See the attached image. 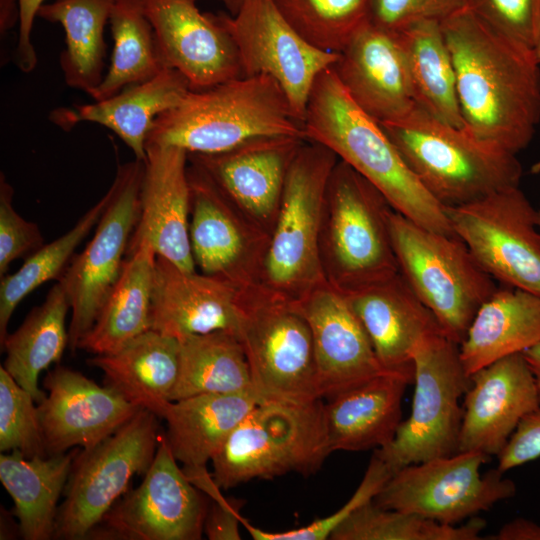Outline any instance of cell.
<instances>
[{"label": "cell", "instance_id": "cell-5", "mask_svg": "<svg viewBox=\"0 0 540 540\" xmlns=\"http://www.w3.org/2000/svg\"><path fill=\"white\" fill-rule=\"evenodd\" d=\"M392 210L373 184L338 160L326 189L319 240L328 283L347 292L400 273L389 227Z\"/></svg>", "mask_w": 540, "mask_h": 540}, {"label": "cell", "instance_id": "cell-43", "mask_svg": "<svg viewBox=\"0 0 540 540\" xmlns=\"http://www.w3.org/2000/svg\"><path fill=\"white\" fill-rule=\"evenodd\" d=\"M393 471L373 454L364 477L351 498L336 512L317 519L307 526L284 532H269L252 526L244 519L242 525L255 540H325L356 509L371 501L393 475Z\"/></svg>", "mask_w": 540, "mask_h": 540}, {"label": "cell", "instance_id": "cell-24", "mask_svg": "<svg viewBox=\"0 0 540 540\" xmlns=\"http://www.w3.org/2000/svg\"><path fill=\"white\" fill-rule=\"evenodd\" d=\"M342 293L382 367L414 382V347L423 337L443 330L402 274Z\"/></svg>", "mask_w": 540, "mask_h": 540}, {"label": "cell", "instance_id": "cell-53", "mask_svg": "<svg viewBox=\"0 0 540 540\" xmlns=\"http://www.w3.org/2000/svg\"><path fill=\"white\" fill-rule=\"evenodd\" d=\"M195 1H198V0H195ZM216 1L221 2L225 6V8L228 10L229 14L234 15L246 0H216Z\"/></svg>", "mask_w": 540, "mask_h": 540}, {"label": "cell", "instance_id": "cell-23", "mask_svg": "<svg viewBox=\"0 0 540 540\" xmlns=\"http://www.w3.org/2000/svg\"><path fill=\"white\" fill-rule=\"evenodd\" d=\"M539 407L535 379L522 353L479 369L464 394L458 452L497 457L520 421Z\"/></svg>", "mask_w": 540, "mask_h": 540}, {"label": "cell", "instance_id": "cell-17", "mask_svg": "<svg viewBox=\"0 0 540 540\" xmlns=\"http://www.w3.org/2000/svg\"><path fill=\"white\" fill-rule=\"evenodd\" d=\"M188 179L189 240L196 270L243 290L258 286L270 236L189 159Z\"/></svg>", "mask_w": 540, "mask_h": 540}, {"label": "cell", "instance_id": "cell-9", "mask_svg": "<svg viewBox=\"0 0 540 540\" xmlns=\"http://www.w3.org/2000/svg\"><path fill=\"white\" fill-rule=\"evenodd\" d=\"M415 385L410 416L374 455L393 472L458 453L463 420L460 399L470 386L459 344L443 332L423 337L412 352Z\"/></svg>", "mask_w": 540, "mask_h": 540}, {"label": "cell", "instance_id": "cell-30", "mask_svg": "<svg viewBox=\"0 0 540 540\" xmlns=\"http://www.w3.org/2000/svg\"><path fill=\"white\" fill-rule=\"evenodd\" d=\"M157 253L146 238H131L121 274L77 349L111 354L152 327Z\"/></svg>", "mask_w": 540, "mask_h": 540}, {"label": "cell", "instance_id": "cell-6", "mask_svg": "<svg viewBox=\"0 0 540 540\" xmlns=\"http://www.w3.org/2000/svg\"><path fill=\"white\" fill-rule=\"evenodd\" d=\"M322 399L256 405L211 462L212 478L227 490L254 479L316 472L330 453Z\"/></svg>", "mask_w": 540, "mask_h": 540}, {"label": "cell", "instance_id": "cell-14", "mask_svg": "<svg viewBox=\"0 0 540 540\" xmlns=\"http://www.w3.org/2000/svg\"><path fill=\"white\" fill-rule=\"evenodd\" d=\"M444 210L455 235L492 278L540 296L537 210L519 187Z\"/></svg>", "mask_w": 540, "mask_h": 540}, {"label": "cell", "instance_id": "cell-16", "mask_svg": "<svg viewBox=\"0 0 540 540\" xmlns=\"http://www.w3.org/2000/svg\"><path fill=\"white\" fill-rule=\"evenodd\" d=\"M207 509L197 487L178 466L164 435L142 483L115 503L89 536L198 540L204 532Z\"/></svg>", "mask_w": 540, "mask_h": 540}, {"label": "cell", "instance_id": "cell-12", "mask_svg": "<svg viewBox=\"0 0 540 540\" xmlns=\"http://www.w3.org/2000/svg\"><path fill=\"white\" fill-rule=\"evenodd\" d=\"M144 160L120 164L92 239L58 279L71 310L69 347L77 349L117 282L141 209Z\"/></svg>", "mask_w": 540, "mask_h": 540}, {"label": "cell", "instance_id": "cell-45", "mask_svg": "<svg viewBox=\"0 0 540 540\" xmlns=\"http://www.w3.org/2000/svg\"><path fill=\"white\" fill-rule=\"evenodd\" d=\"M14 190L0 174V278L15 260L26 259L45 243L34 222L25 220L13 206Z\"/></svg>", "mask_w": 540, "mask_h": 540}, {"label": "cell", "instance_id": "cell-10", "mask_svg": "<svg viewBox=\"0 0 540 540\" xmlns=\"http://www.w3.org/2000/svg\"><path fill=\"white\" fill-rule=\"evenodd\" d=\"M239 340L260 403L322 399L311 330L296 301L247 290Z\"/></svg>", "mask_w": 540, "mask_h": 540}, {"label": "cell", "instance_id": "cell-26", "mask_svg": "<svg viewBox=\"0 0 540 540\" xmlns=\"http://www.w3.org/2000/svg\"><path fill=\"white\" fill-rule=\"evenodd\" d=\"M140 215L131 238H146L157 255L185 271H196L189 240L188 152L146 145Z\"/></svg>", "mask_w": 540, "mask_h": 540}, {"label": "cell", "instance_id": "cell-31", "mask_svg": "<svg viewBox=\"0 0 540 540\" xmlns=\"http://www.w3.org/2000/svg\"><path fill=\"white\" fill-rule=\"evenodd\" d=\"M540 341V296L502 285L480 306L459 345L466 374Z\"/></svg>", "mask_w": 540, "mask_h": 540}, {"label": "cell", "instance_id": "cell-34", "mask_svg": "<svg viewBox=\"0 0 540 540\" xmlns=\"http://www.w3.org/2000/svg\"><path fill=\"white\" fill-rule=\"evenodd\" d=\"M395 33L415 104L441 122L465 128L455 68L441 23L420 22Z\"/></svg>", "mask_w": 540, "mask_h": 540}, {"label": "cell", "instance_id": "cell-22", "mask_svg": "<svg viewBox=\"0 0 540 540\" xmlns=\"http://www.w3.org/2000/svg\"><path fill=\"white\" fill-rule=\"evenodd\" d=\"M247 290L197 270H182L157 255L151 329L178 340L216 331L239 338Z\"/></svg>", "mask_w": 540, "mask_h": 540}, {"label": "cell", "instance_id": "cell-40", "mask_svg": "<svg viewBox=\"0 0 540 540\" xmlns=\"http://www.w3.org/2000/svg\"><path fill=\"white\" fill-rule=\"evenodd\" d=\"M486 522L472 517L461 526L385 509L373 500L356 509L331 534L332 540H479Z\"/></svg>", "mask_w": 540, "mask_h": 540}, {"label": "cell", "instance_id": "cell-20", "mask_svg": "<svg viewBox=\"0 0 540 540\" xmlns=\"http://www.w3.org/2000/svg\"><path fill=\"white\" fill-rule=\"evenodd\" d=\"M48 391L37 410L48 455L81 446L89 450L127 423L142 407L107 385L58 366L44 379Z\"/></svg>", "mask_w": 540, "mask_h": 540}, {"label": "cell", "instance_id": "cell-28", "mask_svg": "<svg viewBox=\"0 0 540 540\" xmlns=\"http://www.w3.org/2000/svg\"><path fill=\"white\" fill-rule=\"evenodd\" d=\"M189 91L185 78L165 67L155 77L107 99L54 109L50 120L66 131L80 122L102 125L132 150L135 159L145 160L146 141L154 121L178 105Z\"/></svg>", "mask_w": 540, "mask_h": 540}, {"label": "cell", "instance_id": "cell-37", "mask_svg": "<svg viewBox=\"0 0 540 540\" xmlns=\"http://www.w3.org/2000/svg\"><path fill=\"white\" fill-rule=\"evenodd\" d=\"M179 342V376L171 401L200 394L257 397L244 347L236 335L216 331L190 335Z\"/></svg>", "mask_w": 540, "mask_h": 540}, {"label": "cell", "instance_id": "cell-8", "mask_svg": "<svg viewBox=\"0 0 540 540\" xmlns=\"http://www.w3.org/2000/svg\"><path fill=\"white\" fill-rule=\"evenodd\" d=\"M389 227L399 271L444 334L459 344L480 306L497 289L465 243L391 211Z\"/></svg>", "mask_w": 540, "mask_h": 540}, {"label": "cell", "instance_id": "cell-42", "mask_svg": "<svg viewBox=\"0 0 540 540\" xmlns=\"http://www.w3.org/2000/svg\"><path fill=\"white\" fill-rule=\"evenodd\" d=\"M35 400L0 367V451L47 456Z\"/></svg>", "mask_w": 540, "mask_h": 540}, {"label": "cell", "instance_id": "cell-52", "mask_svg": "<svg viewBox=\"0 0 540 540\" xmlns=\"http://www.w3.org/2000/svg\"><path fill=\"white\" fill-rule=\"evenodd\" d=\"M522 354L534 376L540 400V341Z\"/></svg>", "mask_w": 540, "mask_h": 540}, {"label": "cell", "instance_id": "cell-2", "mask_svg": "<svg viewBox=\"0 0 540 540\" xmlns=\"http://www.w3.org/2000/svg\"><path fill=\"white\" fill-rule=\"evenodd\" d=\"M303 130L306 140L329 148L373 184L395 211L424 228L456 236L444 207L422 186L381 123L352 100L333 66L314 83Z\"/></svg>", "mask_w": 540, "mask_h": 540}, {"label": "cell", "instance_id": "cell-46", "mask_svg": "<svg viewBox=\"0 0 540 540\" xmlns=\"http://www.w3.org/2000/svg\"><path fill=\"white\" fill-rule=\"evenodd\" d=\"M467 9V0H372L371 22L399 32L411 25L442 23Z\"/></svg>", "mask_w": 540, "mask_h": 540}, {"label": "cell", "instance_id": "cell-13", "mask_svg": "<svg viewBox=\"0 0 540 540\" xmlns=\"http://www.w3.org/2000/svg\"><path fill=\"white\" fill-rule=\"evenodd\" d=\"M491 457L478 451L458 452L400 468L373 501L380 507L456 525L512 498L516 484L492 469L481 474Z\"/></svg>", "mask_w": 540, "mask_h": 540}, {"label": "cell", "instance_id": "cell-15", "mask_svg": "<svg viewBox=\"0 0 540 540\" xmlns=\"http://www.w3.org/2000/svg\"><path fill=\"white\" fill-rule=\"evenodd\" d=\"M215 16L235 44L243 76L273 78L303 123L315 81L337 62L339 54L308 43L282 17L272 0H246L234 15Z\"/></svg>", "mask_w": 540, "mask_h": 540}, {"label": "cell", "instance_id": "cell-27", "mask_svg": "<svg viewBox=\"0 0 540 540\" xmlns=\"http://www.w3.org/2000/svg\"><path fill=\"white\" fill-rule=\"evenodd\" d=\"M260 402L251 394H200L165 403L157 416L167 422L169 447L189 480L213 498L220 489L206 471L220 446Z\"/></svg>", "mask_w": 540, "mask_h": 540}, {"label": "cell", "instance_id": "cell-35", "mask_svg": "<svg viewBox=\"0 0 540 540\" xmlns=\"http://www.w3.org/2000/svg\"><path fill=\"white\" fill-rule=\"evenodd\" d=\"M69 310L64 288L57 282L41 305L34 307L23 323L1 343L6 352L3 367L37 403L46 395L38 386L40 373L59 362L69 346L66 327Z\"/></svg>", "mask_w": 540, "mask_h": 540}, {"label": "cell", "instance_id": "cell-29", "mask_svg": "<svg viewBox=\"0 0 540 540\" xmlns=\"http://www.w3.org/2000/svg\"><path fill=\"white\" fill-rule=\"evenodd\" d=\"M413 382L396 373L379 375L324 403L330 453L364 451L389 444L402 422V399Z\"/></svg>", "mask_w": 540, "mask_h": 540}, {"label": "cell", "instance_id": "cell-11", "mask_svg": "<svg viewBox=\"0 0 540 540\" xmlns=\"http://www.w3.org/2000/svg\"><path fill=\"white\" fill-rule=\"evenodd\" d=\"M158 416L141 408L97 446L77 453L58 509L53 538H88L135 475L145 474L160 436Z\"/></svg>", "mask_w": 540, "mask_h": 540}, {"label": "cell", "instance_id": "cell-50", "mask_svg": "<svg viewBox=\"0 0 540 540\" xmlns=\"http://www.w3.org/2000/svg\"><path fill=\"white\" fill-rule=\"evenodd\" d=\"M488 539L540 540V525L525 518H516L504 524L495 535Z\"/></svg>", "mask_w": 540, "mask_h": 540}, {"label": "cell", "instance_id": "cell-48", "mask_svg": "<svg viewBox=\"0 0 540 540\" xmlns=\"http://www.w3.org/2000/svg\"><path fill=\"white\" fill-rule=\"evenodd\" d=\"M238 501H230L220 496L207 509L204 533L210 540H239V526L243 518L239 514Z\"/></svg>", "mask_w": 540, "mask_h": 540}, {"label": "cell", "instance_id": "cell-21", "mask_svg": "<svg viewBox=\"0 0 540 540\" xmlns=\"http://www.w3.org/2000/svg\"><path fill=\"white\" fill-rule=\"evenodd\" d=\"M313 339L321 398H331L379 375L372 343L343 293L327 281L296 301Z\"/></svg>", "mask_w": 540, "mask_h": 540}, {"label": "cell", "instance_id": "cell-49", "mask_svg": "<svg viewBox=\"0 0 540 540\" xmlns=\"http://www.w3.org/2000/svg\"><path fill=\"white\" fill-rule=\"evenodd\" d=\"M45 0H18L20 19L18 40L15 50V61L18 68L25 73L33 71L37 65V54L31 40L35 17Z\"/></svg>", "mask_w": 540, "mask_h": 540}, {"label": "cell", "instance_id": "cell-18", "mask_svg": "<svg viewBox=\"0 0 540 540\" xmlns=\"http://www.w3.org/2000/svg\"><path fill=\"white\" fill-rule=\"evenodd\" d=\"M165 67L179 72L191 91L243 76L235 44L195 0H143Z\"/></svg>", "mask_w": 540, "mask_h": 540}, {"label": "cell", "instance_id": "cell-44", "mask_svg": "<svg viewBox=\"0 0 540 540\" xmlns=\"http://www.w3.org/2000/svg\"><path fill=\"white\" fill-rule=\"evenodd\" d=\"M467 9L524 46L534 49L540 40V0H467Z\"/></svg>", "mask_w": 540, "mask_h": 540}, {"label": "cell", "instance_id": "cell-33", "mask_svg": "<svg viewBox=\"0 0 540 540\" xmlns=\"http://www.w3.org/2000/svg\"><path fill=\"white\" fill-rule=\"evenodd\" d=\"M79 450L26 457L20 451L0 456V481L14 502L25 540L53 538L58 501Z\"/></svg>", "mask_w": 540, "mask_h": 540}, {"label": "cell", "instance_id": "cell-55", "mask_svg": "<svg viewBox=\"0 0 540 540\" xmlns=\"http://www.w3.org/2000/svg\"><path fill=\"white\" fill-rule=\"evenodd\" d=\"M539 171H540V161L538 163L534 164L533 167H532V172L533 173H537Z\"/></svg>", "mask_w": 540, "mask_h": 540}, {"label": "cell", "instance_id": "cell-19", "mask_svg": "<svg viewBox=\"0 0 540 540\" xmlns=\"http://www.w3.org/2000/svg\"><path fill=\"white\" fill-rule=\"evenodd\" d=\"M305 138L259 137L215 154H189L235 207L271 235L289 168Z\"/></svg>", "mask_w": 540, "mask_h": 540}, {"label": "cell", "instance_id": "cell-3", "mask_svg": "<svg viewBox=\"0 0 540 540\" xmlns=\"http://www.w3.org/2000/svg\"><path fill=\"white\" fill-rule=\"evenodd\" d=\"M268 136L303 137V123L271 77L241 76L189 91L160 114L147 144L176 146L189 154H215Z\"/></svg>", "mask_w": 540, "mask_h": 540}, {"label": "cell", "instance_id": "cell-41", "mask_svg": "<svg viewBox=\"0 0 540 540\" xmlns=\"http://www.w3.org/2000/svg\"><path fill=\"white\" fill-rule=\"evenodd\" d=\"M288 24L308 43L341 53L371 22L372 0H272Z\"/></svg>", "mask_w": 540, "mask_h": 540}, {"label": "cell", "instance_id": "cell-51", "mask_svg": "<svg viewBox=\"0 0 540 540\" xmlns=\"http://www.w3.org/2000/svg\"><path fill=\"white\" fill-rule=\"evenodd\" d=\"M20 9L18 0H0V33L1 36L19 23Z\"/></svg>", "mask_w": 540, "mask_h": 540}, {"label": "cell", "instance_id": "cell-25", "mask_svg": "<svg viewBox=\"0 0 540 540\" xmlns=\"http://www.w3.org/2000/svg\"><path fill=\"white\" fill-rule=\"evenodd\" d=\"M333 69L352 100L380 123L397 120L415 106L395 32L368 23L339 53Z\"/></svg>", "mask_w": 540, "mask_h": 540}, {"label": "cell", "instance_id": "cell-54", "mask_svg": "<svg viewBox=\"0 0 540 540\" xmlns=\"http://www.w3.org/2000/svg\"><path fill=\"white\" fill-rule=\"evenodd\" d=\"M538 62L540 63V40L534 48Z\"/></svg>", "mask_w": 540, "mask_h": 540}, {"label": "cell", "instance_id": "cell-4", "mask_svg": "<svg viewBox=\"0 0 540 540\" xmlns=\"http://www.w3.org/2000/svg\"><path fill=\"white\" fill-rule=\"evenodd\" d=\"M381 125L422 186L443 207L519 187L523 172L517 155L441 122L416 104L403 117Z\"/></svg>", "mask_w": 540, "mask_h": 540}, {"label": "cell", "instance_id": "cell-47", "mask_svg": "<svg viewBox=\"0 0 540 540\" xmlns=\"http://www.w3.org/2000/svg\"><path fill=\"white\" fill-rule=\"evenodd\" d=\"M540 457V407L526 415L497 456L502 473Z\"/></svg>", "mask_w": 540, "mask_h": 540}, {"label": "cell", "instance_id": "cell-38", "mask_svg": "<svg viewBox=\"0 0 540 540\" xmlns=\"http://www.w3.org/2000/svg\"><path fill=\"white\" fill-rule=\"evenodd\" d=\"M109 23L113 38L110 66L100 85L89 95L93 101L143 83L165 68L143 0H115Z\"/></svg>", "mask_w": 540, "mask_h": 540}, {"label": "cell", "instance_id": "cell-39", "mask_svg": "<svg viewBox=\"0 0 540 540\" xmlns=\"http://www.w3.org/2000/svg\"><path fill=\"white\" fill-rule=\"evenodd\" d=\"M106 203L105 193L69 231L54 241L44 244L26 258L17 271L1 277L0 343L8 334V323L16 307L43 283L61 277L74 257L76 248L96 226Z\"/></svg>", "mask_w": 540, "mask_h": 540}, {"label": "cell", "instance_id": "cell-7", "mask_svg": "<svg viewBox=\"0 0 540 540\" xmlns=\"http://www.w3.org/2000/svg\"><path fill=\"white\" fill-rule=\"evenodd\" d=\"M339 158L305 140L286 177L259 285L268 294L298 301L326 282L319 240L326 189Z\"/></svg>", "mask_w": 540, "mask_h": 540}, {"label": "cell", "instance_id": "cell-1", "mask_svg": "<svg viewBox=\"0 0 540 540\" xmlns=\"http://www.w3.org/2000/svg\"><path fill=\"white\" fill-rule=\"evenodd\" d=\"M465 130L517 155L540 122V63L533 48L492 29L468 9L441 23Z\"/></svg>", "mask_w": 540, "mask_h": 540}, {"label": "cell", "instance_id": "cell-36", "mask_svg": "<svg viewBox=\"0 0 540 540\" xmlns=\"http://www.w3.org/2000/svg\"><path fill=\"white\" fill-rule=\"evenodd\" d=\"M115 0H55L38 16L59 23L65 32L60 67L65 83L90 95L102 82L106 44L104 29Z\"/></svg>", "mask_w": 540, "mask_h": 540}, {"label": "cell", "instance_id": "cell-32", "mask_svg": "<svg viewBox=\"0 0 540 540\" xmlns=\"http://www.w3.org/2000/svg\"><path fill=\"white\" fill-rule=\"evenodd\" d=\"M88 363L104 373V385L157 415L171 401L178 380L180 342L150 329L118 351L95 355Z\"/></svg>", "mask_w": 540, "mask_h": 540}, {"label": "cell", "instance_id": "cell-56", "mask_svg": "<svg viewBox=\"0 0 540 540\" xmlns=\"http://www.w3.org/2000/svg\"><path fill=\"white\" fill-rule=\"evenodd\" d=\"M537 225L540 228V209L537 210Z\"/></svg>", "mask_w": 540, "mask_h": 540}]
</instances>
